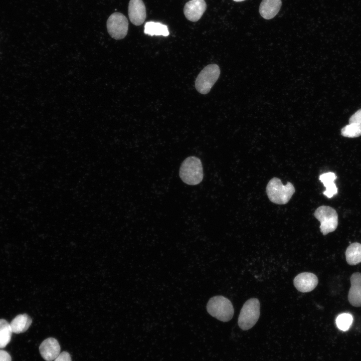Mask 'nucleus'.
I'll list each match as a JSON object with an SVG mask.
<instances>
[{"label": "nucleus", "instance_id": "obj_1", "mask_svg": "<svg viewBox=\"0 0 361 361\" xmlns=\"http://www.w3.org/2000/svg\"><path fill=\"white\" fill-rule=\"evenodd\" d=\"M179 175L186 184L196 185L200 184L204 177L203 168L200 158L191 156L187 157L182 163Z\"/></svg>", "mask_w": 361, "mask_h": 361}, {"label": "nucleus", "instance_id": "obj_2", "mask_svg": "<svg viewBox=\"0 0 361 361\" xmlns=\"http://www.w3.org/2000/svg\"><path fill=\"white\" fill-rule=\"evenodd\" d=\"M266 191L270 201L278 205L287 204L295 191L292 183L288 182L284 185L281 180L276 177L269 181Z\"/></svg>", "mask_w": 361, "mask_h": 361}, {"label": "nucleus", "instance_id": "obj_3", "mask_svg": "<svg viewBox=\"0 0 361 361\" xmlns=\"http://www.w3.org/2000/svg\"><path fill=\"white\" fill-rule=\"evenodd\" d=\"M207 310L211 315L223 322L231 320L234 312L231 302L221 295L214 296L209 299Z\"/></svg>", "mask_w": 361, "mask_h": 361}, {"label": "nucleus", "instance_id": "obj_4", "mask_svg": "<svg viewBox=\"0 0 361 361\" xmlns=\"http://www.w3.org/2000/svg\"><path fill=\"white\" fill-rule=\"evenodd\" d=\"M260 302L257 298H251L244 304L238 321L241 329L247 330L254 326L260 316Z\"/></svg>", "mask_w": 361, "mask_h": 361}, {"label": "nucleus", "instance_id": "obj_5", "mask_svg": "<svg viewBox=\"0 0 361 361\" xmlns=\"http://www.w3.org/2000/svg\"><path fill=\"white\" fill-rule=\"evenodd\" d=\"M220 74V69L218 65H207L201 71L196 80L197 90L202 94L208 93L218 79Z\"/></svg>", "mask_w": 361, "mask_h": 361}, {"label": "nucleus", "instance_id": "obj_6", "mask_svg": "<svg viewBox=\"0 0 361 361\" xmlns=\"http://www.w3.org/2000/svg\"><path fill=\"white\" fill-rule=\"evenodd\" d=\"M314 217L320 222V230L323 235L335 230L338 225V215L332 208L327 206L319 207L315 211Z\"/></svg>", "mask_w": 361, "mask_h": 361}, {"label": "nucleus", "instance_id": "obj_7", "mask_svg": "<svg viewBox=\"0 0 361 361\" xmlns=\"http://www.w3.org/2000/svg\"><path fill=\"white\" fill-rule=\"evenodd\" d=\"M107 29L112 38L116 40L122 39L127 34L128 29L127 19L121 13H114L107 20Z\"/></svg>", "mask_w": 361, "mask_h": 361}, {"label": "nucleus", "instance_id": "obj_8", "mask_svg": "<svg viewBox=\"0 0 361 361\" xmlns=\"http://www.w3.org/2000/svg\"><path fill=\"white\" fill-rule=\"evenodd\" d=\"M318 280L317 276L311 272H302L298 274L294 279L293 284L295 288L301 292H309L317 285Z\"/></svg>", "mask_w": 361, "mask_h": 361}, {"label": "nucleus", "instance_id": "obj_9", "mask_svg": "<svg viewBox=\"0 0 361 361\" xmlns=\"http://www.w3.org/2000/svg\"><path fill=\"white\" fill-rule=\"evenodd\" d=\"M128 16L130 22L135 26L142 24L146 18V9L142 0H130Z\"/></svg>", "mask_w": 361, "mask_h": 361}, {"label": "nucleus", "instance_id": "obj_10", "mask_svg": "<svg viewBox=\"0 0 361 361\" xmlns=\"http://www.w3.org/2000/svg\"><path fill=\"white\" fill-rule=\"evenodd\" d=\"M207 8L204 0H191L187 2L184 8L186 18L192 22H197L201 19Z\"/></svg>", "mask_w": 361, "mask_h": 361}, {"label": "nucleus", "instance_id": "obj_11", "mask_svg": "<svg viewBox=\"0 0 361 361\" xmlns=\"http://www.w3.org/2000/svg\"><path fill=\"white\" fill-rule=\"evenodd\" d=\"M60 350L58 341L53 337L45 339L39 346L40 354L46 361L54 360L60 353Z\"/></svg>", "mask_w": 361, "mask_h": 361}, {"label": "nucleus", "instance_id": "obj_12", "mask_svg": "<svg viewBox=\"0 0 361 361\" xmlns=\"http://www.w3.org/2000/svg\"><path fill=\"white\" fill-rule=\"evenodd\" d=\"M351 286L348 293V300L354 307L361 306V273L355 272L350 278Z\"/></svg>", "mask_w": 361, "mask_h": 361}, {"label": "nucleus", "instance_id": "obj_13", "mask_svg": "<svg viewBox=\"0 0 361 361\" xmlns=\"http://www.w3.org/2000/svg\"><path fill=\"white\" fill-rule=\"evenodd\" d=\"M281 6V0H263L260 5L259 13L263 18L271 19L278 14Z\"/></svg>", "mask_w": 361, "mask_h": 361}, {"label": "nucleus", "instance_id": "obj_14", "mask_svg": "<svg viewBox=\"0 0 361 361\" xmlns=\"http://www.w3.org/2000/svg\"><path fill=\"white\" fill-rule=\"evenodd\" d=\"M336 178V176L333 172H325L319 176V180L326 188L323 193L328 198H331L337 194L338 190L334 182Z\"/></svg>", "mask_w": 361, "mask_h": 361}, {"label": "nucleus", "instance_id": "obj_15", "mask_svg": "<svg viewBox=\"0 0 361 361\" xmlns=\"http://www.w3.org/2000/svg\"><path fill=\"white\" fill-rule=\"evenodd\" d=\"M32 322L31 318L27 314L16 316L11 322L10 326L13 333H21L25 332Z\"/></svg>", "mask_w": 361, "mask_h": 361}, {"label": "nucleus", "instance_id": "obj_16", "mask_svg": "<svg viewBox=\"0 0 361 361\" xmlns=\"http://www.w3.org/2000/svg\"><path fill=\"white\" fill-rule=\"evenodd\" d=\"M347 263L350 265H355L361 262V244L354 242L349 245L345 252Z\"/></svg>", "mask_w": 361, "mask_h": 361}, {"label": "nucleus", "instance_id": "obj_17", "mask_svg": "<svg viewBox=\"0 0 361 361\" xmlns=\"http://www.w3.org/2000/svg\"><path fill=\"white\" fill-rule=\"evenodd\" d=\"M144 32L145 34L152 36L156 35L166 37L169 34L167 26L154 22H146L144 25Z\"/></svg>", "mask_w": 361, "mask_h": 361}, {"label": "nucleus", "instance_id": "obj_18", "mask_svg": "<svg viewBox=\"0 0 361 361\" xmlns=\"http://www.w3.org/2000/svg\"><path fill=\"white\" fill-rule=\"evenodd\" d=\"M12 333L10 324L6 320L0 319V349L10 342Z\"/></svg>", "mask_w": 361, "mask_h": 361}, {"label": "nucleus", "instance_id": "obj_19", "mask_svg": "<svg viewBox=\"0 0 361 361\" xmlns=\"http://www.w3.org/2000/svg\"><path fill=\"white\" fill-rule=\"evenodd\" d=\"M335 321L338 328L345 331L351 326L353 322V317L349 313H343L338 315Z\"/></svg>", "mask_w": 361, "mask_h": 361}, {"label": "nucleus", "instance_id": "obj_20", "mask_svg": "<svg viewBox=\"0 0 361 361\" xmlns=\"http://www.w3.org/2000/svg\"><path fill=\"white\" fill-rule=\"evenodd\" d=\"M341 134L349 138L357 137L361 135V124L349 123L341 129Z\"/></svg>", "mask_w": 361, "mask_h": 361}, {"label": "nucleus", "instance_id": "obj_21", "mask_svg": "<svg viewBox=\"0 0 361 361\" xmlns=\"http://www.w3.org/2000/svg\"><path fill=\"white\" fill-rule=\"evenodd\" d=\"M349 123L361 124V109L355 112L349 118Z\"/></svg>", "mask_w": 361, "mask_h": 361}, {"label": "nucleus", "instance_id": "obj_22", "mask_svg": "<svg viewBox=\"0 0 361 361\" xmlns=\"http://www.w3.org/2000/svg\"><path fill=\"white\" fill-rule=\"evenodd\" d=\"M54 361H72L70 354L66 351L61 352Z\"/></svg>", "mask_w": 361, "mask_h": 361}, {"label": "nucleus", "instance_id": "obj_23", "mask_svg": "<svg viewBox=\"0 0 361 361\" xmlns=\"http://www.w3.org/2000/svg\"><path fill=\"white\" fill-rule=\"evenodd\" d=\"M0 361H12L10 354L6 350L0 349Z\"/></svg>", "mask_w": 361, "mask_h": 361}, {"label": "nucleus", "instance_id": "obj_24", "mask_svg": "<svg viewBox=\"0 0 361 361\" xmlns=\"http://www.w3.org/2000/svg\"><path fill=\"white\" fill-rule=\"evenodd\" d=\"M233 1H235V2H238L243 1H244V0H233Z\"/></svg>", "mask_w": 361, "mask_h": 361}]
</instances>
